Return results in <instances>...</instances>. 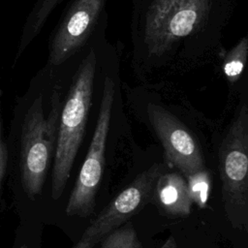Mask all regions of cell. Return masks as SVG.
Instances as JSON below:
<instances>
[{"mask_svg":"<svg viewBox=\"0 0 248 248\" xmlns=\"http://www.w3.org/2000/svg\"><path fill=\"white\" fill-rule=\"evenodd\" d=\"M186 181L193 203L200 208H204L207 205L210 193V174L203 169L187 176Z\"/></svg>","mask_w":248,"mask_h":248,"instance_id":"obj_13","label":"cell"},{"mask_svg":"<svg viewBox=\"0 0 248 248\" xmlns=\"http://www.w3.org/2000/svg\"><path fill=\"white\" fill-rule=\"evenodd\" d=\"M6 165H7V147L2 138V121L0 116V186H1L2 178L5 173Z\"/></svg>","mask_w":248,"mask_h":248,"instance_id":"obj_14","label":"cell"},{"mask_svg":"<svg viewBox=\"0 0 248 248\" xmlns=\"http://www.w3.org/2000/svg\"><path fill=\"white\" fill-rule=\"evenodd\" d=\"M51 108L46 117L43 96L39 94L29 107L21 132V179L24 191L30 198L42 193L48 165L54 154L61 90L55 84L51 92Z\"/></svg>","mask_w":248,"mask_h":248,"instance_id":"obj_5","label":"cell"},{"mask_svg":"<svg viewBox=\"0 0 248 248\" xmlns=\"http://www.w3.org/2000/svg\"><path fill=\"white\" fill-rule=\"evenodd\" d=\"M108 20L105 21L79 52L58 67L66 73L69 85L64 100L61 95L51 175L53 200H58L64 192L85 133L100 72L101 54L108 41Z\"/></svg>","mask_w":248,"mask_h":248,"instance_id":"obj_2","label":"cell"},{"mask_svg":"<svg viewBox=\"0 0 248 248\" xmlns=\"http://www.w3.org/2000/svg\"><path fill=\"white\" fill-rule=\"evenodd\" d=\"M119 66L117 47L107 41L101 55L99 77L101 98L96 127L85 160L67 202L68 216L84 218L94 213L96 194L104 172L105 150L112 108L118 93Z\"/></svg>","mask_w":248,"mask_h":248,"instance_id":"obj_3","label":"cell"},{"mask_svg":"<svg viewBox=\"0 0 248 248\" xmlns=\"http://www.w3.org/2000/svg\"><path fill=\"white\" fill-rule=\"evenodd\" d=\"M148 120L160 140L170 166L178 169L185 177L204 169L201 148L187 127L162 103L148 100L145 104Z\"/></svg>","mask_w":248,"mask_h":248,"instance_id":"obj_8","label":"cell"},{"mask_svg":"<svg viewBox=\"0 0 248 248\" xmlns=\"http://www.w3.org/2000/svg\"><path fill=\"white\" fill-rule=\"evenodd\" d=\"M107 0H71L48 42L46 67L56 69L79 52L97 29L108 20Z\"/></svg>","mask_w":248,"mask_h":248,"instance_id":"obj_6","label":"cell"},{"mask_svg":"<svg viewBox=\"0 0 248 248\" xmlns=\"http://www.w3.org/2000/svg\"><path fill=\"white\" fill-rule=\"evenodd\" d=\"M20 248H27L26 246H22V247H20Z\"/></svg>","mask_w":248,"mask_h":248,"instance_id":"obj_17","label":"cell"},{"mask_svg":"<svg viewBox=\"0 0 248 248\" xmlns=\"http://www.w3.org/2000/svg\"><path fill=\"white\" fill-rule=\"evenodd\" d=\"M219 171L225 214L232 228L246 231L248 225V105L239 103L221 141Z\"/></svg>","mask_w":248,"mask_h":248,"instance_id":"obj_4","label":"cell"},{"mask_svg":"<svg viewBox=\"0 0 248 248\" xmlns=\"http://www.w3.org/2000/svg\"><path fill=\"white\" fill-rule=\"evenodd\" d=\"M248 57V36L244 35L222 54L217 66L225 78L230 94L233 95L239 86L247 83L246 64Z\"/></svg>","mask_w":248,"mask_h":248,"instance_id":"obj_10","label":"cell"},{"mask_svg":"<svg viewBox=\"0 0 248 248\" xmlns=\"http://www.w3.org/2000/svg\"><path fill=\"white\" fill-rule=\"evenodd\" d=\"M235 0H132L130 66L143 83L217 65Z\"/></svg>","mask_w":248,"mask_h":248,"instance_id":"obj_1","label":"cell"},{"mask_svg":"<svg viewBox=\"0 0 248 248\" xmlns=\"http://www.w3.org/2000/svg\"><path fill=\"white\" fill-rule=\"evenodd\" d=\"M62 1L63 0H37L23 29L21 43L18 49V55L24 50L28 44L40 33L50 14Z\"/></svg>","mask_w":248,"mask_h":248,"instance_id":"obj_11","label":"cell"},{"mask_svg":"<svg viewBox=\"0 0 248 248\" xmlns=\"http://www.w3.org/2000/svg\"><path fill=\"white\" fill-rule=\"evenodd\" d=\"M165 171V164L155 163L139 173L90 223L80 238L88 239L96 245L107 234L139 213L147 203L152 202L157 179Z\"/></svg>","mask_w":248,"mask_h":248,"instance_id":"obj_7","label":"cell"},{"mask_svg":"<svg viewBox=\"0 0 248 248\" xmlns=\"http://www.w3.org/2000/svg\"><path fill=\"white\" fill-rule=\"evenodd\" d=\"M93 246H95V244L92 241L84 238H79L78 243L73 248H92Z\"/></svg>","mask_w":248,"mask_h":248,"instance_id":"obj_15","label":"cell"},{"mask_svg":"<svg viewBox=\"0 0 248 248\" xmlns=\"http://www.w3.org/2000/svg\"><path fill=\"white\" fill-rule=\"evenodd\" d=\"M161 248H176V243L172 236H170Z\"/></svg>","mask_w":248,"mask_h":248,"instance_id":"obj_16","label":"cell"},{"mask_svg":"<svg viewBox=\"0 0 248 248\" xmlns=\"http://www.w3.org/2000/svg\"><path fill=\"white\" fill-rule=\"evenodd\" d=\"M100 248H142V245L133 224L127 222L107 234Z\"/></svg>","mask_w":248,"mask_h":248,"instance_id":"obj_12","label":"cell"},{"mask_svg":"<svg viewBox=\"0 0 248 248\" xmlns=\"http://www.w3.org/2000/svg\"><path fill=\"white\" fill-rule=\"evenodd\" d=\"M152 202L165 215L185 217L191 213L193 205L187 181L178 172L162 173L157 179Z\"/></svg>","mask_w":248,"mask_h":248,"instance_id":"obj_9","label":"cell"}]
</instances>
